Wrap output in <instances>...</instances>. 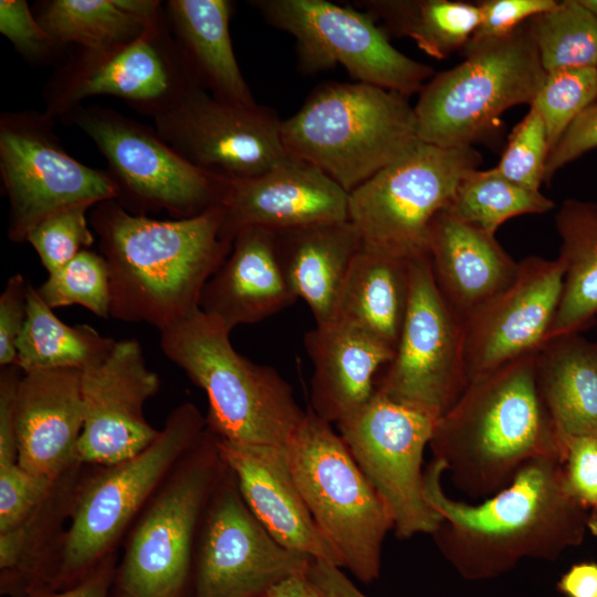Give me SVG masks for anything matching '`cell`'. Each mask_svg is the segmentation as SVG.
I'll return each mask as SVG.
<instances>
[{
  "label": "cell",
  "instance_id": "32",
  "mask_svg": "<svg viewBox=\"0 0 597 597\" xmlns=\"http://www.w3.org/2000/svg\"><path fill=\"white\" fill-rule=\"evenodd\" d=\"M387 34L411 39L436 60L462 50L480 23L476 2L452 0H358Z\"/></svg>",
  "mask_w": 597,
  "mask_h": 597
},
{
  "label": "cell",
  "instance_id": "47",
  "mask_svg": "<svg viewBox=\"0 0 597 597\" xmlns=\"http://www.w3.org/2000/svg\"><path fill=\"white\" fill-rule=\"evenodd\" d=\"M595 148H597V101L576 117L549 151L544 182H549L561 168Z\"/></svg>",
  "mask_w": 597,
  "mask_h": 597
},
{
  "label": "cell",
  "instance_id": "33",
  "mask_svg": "<svg viewBox=\"0 0 597 597\" xmlns=\"http://www.w3.org/2000/svg\"><path fill=\"white\" fill-rule=\"evenodd\" d=\"M116 341L86 324L67 325L29 283L28 313L17 342L18 366L23 373L56 368L81 370L104 362Z\"/></svg>",
  "mask_w": 597,
  "mask_h": 597
},
{
  "label": "cell",
  "instance_id": "48",
  "mask_svg": "<svg viewBox=\"0 0 597 597\" xmlns=\"http://www.w3.org/2000/svg\"><path fill=\"white\" fill-rule=\"evenodd\" d=\"M22 374L15 365L0 368V468L18 463L15 395Z\"/></svg>",
  "mask_w": 597,
  "mask_h": 597
},
{
  "label": "cell",
  "instance_id": "18",
  "mask_svg": "<svg viewBox=\"0 0 597 597\" xmlns=\"http://www.w3.org/2000/svg\"><path fill=\"white\" fill-rule=\"evenodd\" d=\"M161 20L132 42L82 49L50 83L44 114L66 115L97 95L117 96L150 113L196 83Z\"/></svg>",
  "mask_w": 597,
  "mask_h": 597
},
{
  "label": "cell",
  "instance_id": "4",
  "mask_svg": "<svg viewBox=\"0 0 597 597\" xmlns=\"http://www.w3.org/2000/svg\"><path fill=\"white\" fill-rule=\"evenodd\" d=\"M159 333L164 355L206 392L212 433L239 443L289 442L306 411L273 367L232 347L230 331L220 321L198 308Z\"/></svg>",
  "mask_w": 597,
  "mask_h": 597
},
{
  "label": "cell",
  "instance_id": "34",
  "mask_svg": "<svg viewBox=\"0 0 597 597\" xmlns=\"http://www.w3.org/2000/svg\"><path fill=\"white\" fill-rule=\"evenodd\" d=\"M83 464H77L55 483L45 500L19 525L0 533L2 582L50 564L55 575L63 538Z\"/></svg>",
  "mask_w": 597,
  "mask_h": 597
},
{
  "label": "cell",
  "instance_id": "27",
  "mask_svg": "<svg viewBox=\"0 0 597 597\" xmlns=\"http://www.w3.org/2000/svg\"><path fill=\"white\" fill-rule=\"evenodd\" d=\"M276 233L287 281L310 307L317 326L332 323L352 263L363 247L349 221L313 224Z\"/></svg>",
  "mask_w": 597,
  "mask_h": 597
},
{
  "label": "cell",
  "instance_id": "2",
  "mask_svg": "<svg viewBox=\"0 0 597 597\" xmlns=\"http://www.w3.org/2000/svg\"><path fill=\"white\" fill-rule=\"evenodd\" d=\"M93 208L90 223L109 273V317L160 331L199 308L234 239L221 207L170 220L133 213L115 199Z\"/></svg>",
  "mask_w": 597,
  "mask_h": 597
},
{
  "label": "cell",
  "instance_id": "14",
  "mask_svg": "<svg viewBox=\"0 0 597 597\" xmlns=\"http://www.w3.org/2000/svg\"><path fill=\"white\" fill-rule=\"evenodd\" d=\"M51 117L6 113L0 119V174L9 199L8 237L27 242L45 218L75 206L118 198L109 174L71 157L60 145Z\"/></svg>",
  "mask_w": 597,
  "mask_h": 597
},
{
  "label": "cell",
  "instance_id": "35",
  "mask_svg": "<svg viewBox=\"0 0 597 597\" xmlns=\"http://www.w3.org/2000/svg\"><path fill=\"white\" fill-rule=\"evenodd\" d=\"M35 17L56 43H75L84 50L132 42L163 19L147 23L123 10L116 0L45 1Z\"/></svg>",
  "mask_w": 597,
  "mask_h": 597
},
{
  "label": "cell",
  "instance_id": "22",
  "mask_svg": "<svg viewBox=\"0 0 597 597\" xmlns=\"http://www.w3.org/2000/svg\"><path fill=\"white\" fill-rule=\"evenodd\" d=\"M217 446L244 502L279 544L341 567L297 488L285 446L239 443L218 437Z\"/></svg>",
  "mask_w": 597,
  "mask_h": 597
},
{
  "label": "cell",
  "instance_id": "17",
  "mask_svg": "<svg viewBox=\"0 0 597 597\" xmlns=\"http://www.w3.org/2000/svg\"><path fill=\"white\" fill-rule=\"evenodd\" d=\"M312 561L272 537L226 467L198 535L193 597H266L283 580L307 573Z\"/></svg>",
  "mask_w": 597,
  "mask_h": 597
},
{
  "label": "cell",
  "instance_id": "52",
  "mask_svg": "<svg viewBox=\"0 0 597 597\" xmlns=\"http://www.w3.org/2000/svg\"><path fill=\"white\" fill-rule=\"evenodd\" d=\"M266 597H324L307 573L290 577L273 587Z\"/></svg>",
  "mask_w": 597,
  "mask_h": 597
},
{
  "label": "cell",
  "instance_id": "11",
  "mask_svg": "<svg viewBox=\"0 0 597 597\" xmlns=\"http://www.w3.org/2000/svg\"><path fill=\"white\" fill-rule=\"evenodd\" d=\"M69 115L106 158L116 200L128 211L186 219L221 207L230 180L193 166L155 130L100 106H77Z\"/></svg>",
  "mask_w": 597,
  "mask_h": 597
},
{
  "label": "cell",
  "instance_id": "16",
  "mask_svg": "<svg viewBox=\"0 0 597 597\" xmlns=\"http://www.w3.org/2000/svg\"><path fill=\"white\" fill-rule=\"evenodd\" d=\"M149 114L176 153L228 180L256 177L287 157L274 111L217 98L196 83Z\"/></svg>",
  "mask_w": 597,
  "mask_h": 597
},
{
  "label": "cell",
  "instance_id": "5",
  "mask_svg": "<svg viewBox=\"0 0 597 597\" xmlns=\"http://www.w3.org/2000/svg\"><path fill=\"white\" fill-rule=\"evenodd\" d=\"M281 136L289 156L348 193L420 140L409 97L360 82L320 85L282 119Z\"/></svg>",
  "mask_w": 597,
  "mask_h": 597
},
{
  "label": "cell",
  "instance_id": "46",
  "mask_svg": "<svg viewBox=\"0 0 597 597\" xmlns=\"http://www.w3.org/2000/svg\"><path fill=\"white\" fill-rule=\"evenodd\" d=\"M29 283L20 273L7 281L0 295V367L14 365L17 342L28 313Z\"/></svg>",
  "mask_w": 597,
  "mask_h": 597
},
{
  "label": "cell",
  "instance_id": "28",
  "mask_svg": "<svg viewBox=\"0 0 597 597\" xmlns=\"http://www.w3.org/2000/svg\"><path fill=\"white\" fill-rule=\"evenodd\" d=\"M232 7L228 0H170L167 17L192 80L217 98L252 106L231 43Z\"/></svg>",
  "mask_w": 597,
  "mask_h": 597
},
{
  "label": "cell",
  "instance_id": "24",
  "mask_svg": "<svg viewBox=\"0 0 597 597\" xmlns=\"http://www.w3.org/2000/svg\"><path fill=\"white\" fill-rule=\"evenodd\" d=\"M297 300L283 270L276 233L261 227L237 231L231 250L200 296L199 308L230 332L255 324Z\"/></svg>",
  "mask_w": 597,
  "mask_h": 597
},
{
  "label": "cell",
  "instance_id": "3",
  "mask_svg": "<svg viewBox=\"0 0 597 597\" xmlns=\"http://www.w3.org/2000/svg\"><path fill=\"white\" fill-rule=\"evenodd\" d=\"M535 355L470 381L437 422L429 443L433 459L471 499L494 495L534 459L566 460V442L537 388Z\"/></svg>",
  "mask_w": 597,
  "mask_h": 597
},
{
  "label": "cell",
  "instance_id": "36",
  "mask_svg": "<svg viewBox=\"0 0 597 597\" xmlns=\"http://www.w3.org/2000/svg\"><path fill=\"white\" fill-rule=\"evenodd\" d=\"M554 206L540 190L512 182L491 168L467 172L446 209L457 218L495 235L505 221L523 214L545 213Z\"/></svg>",
  "mask_w": 597,
  "mask_h": 597
},
{
  "label": "cell",
  "instance_id": "43",
  "mask_svg": "<svg viewBox=\"0 0 597 597\" xmlns=\"http://www.w3.org/2000/svg\"><path fill=\"white\" fill-rule=\"evenodd\" d=\"M0 32L30 60H41L59 45L41 27L24 0L0 1Z\"/></svg>",
  "mask_w": 597,
  "mask_h": 597
},
{
  "label": "cell",
  "instance_id": "6",
  "mask_svg": "<svg viewBox=\"0 0 597 597\" xmlns=\"http://www.w3.org/2000/svg\"><path fill=\"white\" fill-rule=\"evenodd\" d=\"M206 428V416L196 405L182 402L138 454L113 464L82 467L54 583L69 587L118 553L139 513Z\"/></svg>",
  "mask_w": 597,
  "mask_h": 597
},
{
  "label": "cell",
  "instance_id": "37",
  "mask_svg": "<svg viewBox=\"0 0 597 597\" xmlns=\"http://www.w3.org/2000/svg\"><path fill=\"white\" fill-rule=\"evenodd\" d=\"M527 23L546 73L597 67V19L579 0L556 1Z\"/></svg>",
  "mask_w": 597,
  "mask_h": 597
},
{
  "label": "cell",
  "instance_id": "12",
  "mask_svg": "<svg viewBox=\"0 0 597 597\" xmlns=\"http://www.w3.org/2000/svg\"><path fill=\"white\" fill-rule=\"evenodd\" d=\"M272 27L295 39L300 69L314 74L342 65L360 83L409 97L436 74L398 51L365 11L326 0H252Z\"/></svg>",
  "mask_w": 597,
  "mask_h": 597
},
{
  "label": "cell",
  "instance_id": "7",
  "mask_svg": "<svg viewBox=\"0 0 597 597\" xmlns=\"http://www.w3.org/2000/svg\"><path fill=\"white\" fill-rule=\"evenodd\" d=\"M527 21L504 36L471 39L459 64L425 84L413 106L421 142L474 147L509 108L532 104L546 72Z\"/></svg>",
  "mask_w": 597,
  "mask_h": 597
},
{
  "label": "cell",
  "instance_id": "39",
  "mask_svg": "<svg viewBox=\"0 0 597 597\" xmlns=\"http://www.w3.org/2000/svg\"><path fill=\"white\" fill-rule=\"evenodd\" d=\"M597 101V67L546 73L530 105L541 116L549 146L555 147L576 117Z\"/></svg>",
  "mask_w": 597,
  "mask_h": 597
},
{
  "label": "cell",
  "instance_id": "41",
  "mask_svg": "<svg viewBox=\"0 0 597 597\" xmlns=\"http://www.w3.org/2000/svg\"><path fill=\"white\" fill-rule=\"evenodd\" d=\"M549 146L540 114L530 107L512 129L501 158L492 169L500 176L532 190L544 182Z\"/></svg>",
  "mask_w": 597,
  "mask_h": 597
},
{
  "label": "cell",
  "instance_id": "40",
  "mask_svg": "<svg viewBox=\"0 0 597 597\" xmlns=\"http://www.w3.org/2000/svg\"><path fill=\"white\" fill-rule=\"evenodd\" d=\"M90 208L82 205L59 211L42 220L28 234L27 242L35 250L48 273L61 269L94 243L86 217Z\"/></svg>",
  "mask_w": 597,
  "mask_h": 597
},
{
  "label": "cell",
  "instance_id": "50",
  "mask_svg": "<svg viewBox=\"0 0 597 597\" xmlns=\"http://www.w3.org/2000/svg\"><path fill=\"white\" fill-rule=\"evenodd\" d=\"M307 576L324 597H368L333 564L313 559Z\"/></svg>",
  "mask_w": 597,
  "mask_h": 597
},
{
  "label": "cell",
  "instance_id": "49",
  "mask_svg": "<svg viewBox=\"0 0 597 597\" xmlns=\"http://www.w3.org/2000/svg\"><path fill=\"white\" fill-rule=\"evenodd\" d=\"M118 553L100 563L85 577L61 591H40L28 597H108L113 585Z\"/></svg>",
  "mask_w": 597,
  "mask_h": 597
},
{
  "label": "cell",
  "instance_id": "10",
  "mask_svg": "<svg viewBox=\"0 0 597 597\" xmlns=\"http://www.w3.org/2000/svg\"><path fill=\"white\" fill-rule=\"evenodd\" d=\"M482 161L475 147L417 142L348 195V220L363 245L411 260L427 255L434 217L446 209L463 176Z\"/></svg>",
  "mask_w": 597,
  "mask_h": 597
},
{
  "label": "cell",
  "instance_id": "45",
  "mask_svg": "<svg viewBox=\"0 0 597 597\" xmlns=\"http://www.w3.org/2000/svg\"><path fill=\"white\" fill-rule=\"evenodd\" d=\"M565 442V476L568 490L590 510L597 504V438L573 437Z\"/></svg>",
  "mask_w": 597,
  "mask_h": 597
},
{
  "label": "cell",
  "instance_id": "30",
  "mask_svg": "<svg viewBox=\"0 0 597 597\" xmlns=\"http://www.w3.org/2000/svg\"><path fill=\"white\" fill-rule=\"evenodd\" d=\"M410 295V260L362 247L342 287L332 323L396 349Z\"/></svg>",
  "mask_w": 597,
  "mask_h": 597
},
{
  "label": "cell",
  "instance_id": "23",
  "mask_svg": "<svg viewBox=\"0 0 597 597\" xmlns=\"http://www.w3.org/2000/svg\"><path fill=\"white\" fill-rule=\"evenodd\" d=\"M84 423L82 370L23 373L15 395L18 463L57 480L80 464L76 447Z\"/></svg>",
  "mask_w": 597,
  "mask_h": 597
},
{
  "label": "cell",
  "instance_id": "21",
  "mask_svg": "<svg viewBox=\"0 0 597 597\" xmlns=\"http://www.w3.org/2000/svg\"><path fill=\"white\" fill-rule=\"evenodd\" d=\"M348 192L315 165L289 156L262 175L230 180L221 208L231 235L348 220Z\"/></svg>",
  "mask_w": 597,
  "mask_h": 597
},
{
  "label": "cell",
  "instance_id": "51",
  "mask_svg": "<svg viewBox=\"0 0 597 597\" xmlns=\"http://www.w3.org/2000/svg\"><path fill=\"white\" fill-rule=\"evenodd\" d=\"M564 597H597V563L574 564L556 584Z\"/></svg>",
  "mask_w": 597,
  "mask_h": 597
},
{
  "label": "cell",
  "instance_id": "9",
  "mask_svg": "<svg viewBox=\"0 0 597 597\" xmlns=\"http://www.w3.org/2000/svg\"><path fill=\"white\" fill-rule=\"evenodd\" d=\"M285 451L305 504L341 568L364 584L378 579L383 544L394 521L341 434L308 408Z\"/></svg>",
  "mask_w": 597,
  "mask_h": 597
},
{
  "label": "cell",
  "instance_id": "19",
  "mask_svg": "<svg viewBox=\"0 0 597 597\" xmlns=\"http://www.w3.org/2000/svg\"><path fill=\"white\" fill-rule=\"evenodd\" d=\"M160 388L135 338L116 341L109 356L82 370L84 423L76 447L83 465H107L132 458L158 437L144 406Z\"/></svg>",
  "mask_w": 597,
  "mask_h": 597
},
{
  "label": "cell",
  "instance_id": "1",
  "mask_svg": "<svg viewBox=\"0 0 597 597\" xmlns=\"http://www.w3.org/2000/svg\"><path fill=\"white\" fill-rule=\"evenodd\" d=\"M444 473L432 459L423 474L425 498L441 516L432 537L465 580L495 579L524 559L554 562L584 542L589 509L568 490L563 459L527 462L506 488L478 504L448 496Z\"/></svg>",
  "mask_w": 597,
  "mask_h": 597
},
{
  "label": "cell",
  "instance_id": "38",
  "mask_svg": "<svg viewBox=\"0 0 597 597\" xmlns=\"http://www.w3.org/2000/svg\"><path fill=\"white\" fill-rule=\"evenodd\" d=\"M36 291L52 310L80 305L100 318L109 317L108 266L95 251L85 249L61 269L48 273Z\"/></svg>",
  "mask_w": 597,
  "mask_h": 597
},
{
  "label": "cell",
  "instance_id": "53",
  "mask_svg": "<svg viewBox=\"0 0 597 597\" xmlns=\"http://www.w3.org/2000/svg\"><path fill=\"white\" fill-rule=\"evenodd\" d=\"M587 530L597 536V504L589 510Z\"/></svg>",
  "mask_w": 597,
  "mask_h": 597
},
{
  "label": "cell",
  "instance_id": "13",
  "mask_svg": "<svg viewBox=\"0 0 597 597\" xmlns=\"http://www.w3.org/2000/svg\"><path fill=\"white\" fill-rule=\"evenodd\" d=\"M439 417L375 391L336 425L356 463L386 503L397 538L432 535L441 516L425 498L422 468Z\"/></svg>",
  "mask_w": 597,
  "mask_h": 597
},
{
  "label": "cell",
  "instance_id": "25",
  "mask_svg": "<svg viewBox=\"0 0 597 597\" xmlns=\"http://www.w3.org/2000/svg\"><path fill=\"white\" fill-rule=\"evenodd\" d=\"M427 256L441 294L463 322L506 289L520 266L494 234L447 209L430 224Z\"/></svg>",
  "mask_w": 597,
  "mask_h": 597
},
{
  "label": "cell",
  "instance_id": "31",
  "mask_svg": "<svg viewBox=\"0 0 597 597\" xmlns=\"http://www.w3.org/2000/svg\"><path fill=\"white\" fill-rule=\"evenodd\" d=\"M555 228L564 277L548 338L582 333L597 320V203L564 200L555 216Z\"/></svg>",
  "mask_w": 597,
  "mask_h": 597
},
{
  "label": "cell",
  "instance_id": "29",
  "mask_svg": "<svg viewBox=\"0 0 597 597\" xmlns=\"http://www.w3.org/2000/svg\"><path fill=\"white\" fill-rule=\"evenodd\" d=\"M535 377L564 441L597 438V342L582 333L548 338L536 352Z\"/></svg>",
  "mask_w": 597,
  "mask_h": 597
},
{
  "label": "cell",
  "instance_id": "42",
  "mask_svg": "<svg viewBox=\"0 0 597 597\" xmlns=\"http://www.w3.org/2000/svg\"><path fill=\"white\" fill-rule=\"evenodd\" d=\"M57 480L35 475L19 463L1 467L0 533L24 521L45 500Z\"/></svg>",
  "mask_w": 597,
  "mask_h": 597
},
{
  "label": "cell",
  "instance_id": "15",
  "mask_svg": "<svg viewBox=\"0 0 597 597\" xmlns=\"http://www.w3.org/2000/svg\"><path fill=\"white\" fill-rule=\"evenodd\" d=\"M376 391L401 404L444 415L469 380L464 322L441 294L427 255L410 260V295L392 359Z\"/></svg>",
  "mask_w": 597,
  "mask_h": 597
},
{
  "label": "cell",
  "instance_id": "44",
  "mask_svg": "<svg viewBox=\"0 0 597 597\" xmlns=\"http://www.w3.org/2000/svg\"><path fill=\"white\" fill-rule=\"evenodd\" d=\"M555 0H483L476 2L480 23L471 39H492L510 34L531 18L546 11Z\"/></svg>",
  "mask_w": 597,
  "mask_h": 597
},
{
  "label": "cell",
  "instance_id": "8",
  "mask_svg": "<svg viewBox=\"0 0 597 597\" xmlns=\"http://www.w3.org/2000/svg\"><path fill=\"white\" fill-rule=\"evenodd\" d=\"M226 470L217 436L206 428L127 532L114 574L115 597H184L193 583L206 507Z\"/></svg>",
  "mask_w": 597,
  "mask_h": 597
},
{
  "label": "cell",
  "instance_id": "20",
  "mask_svg": "<svg viewBox=\"0 0 597 597\" xmlns=\"http://www.w3.org/2000/svg\"><path fill=\"white\" fill-rule=\"evenodd\" d=\"M515 280L464 322L469 383L547 341L559 304L564 270L558 259L527 256Z\"/></svg>",
  "mask_w": 597,
  "mask_h": 597
},
{
  "label": "cell",
  "instance_id": "54",
  "mask_svg": "<svg viewBox=\"0 0 597 597\" xmlns=\"http://www.w3.org/2000/svg\"><path fill=\"white\" fill-rule=\"evenodd\" d=\"M579 2L597 19V0H579Z\"/></svg>",
  "mask_w": 597,
  "mask_h": 597
},
{
  "label": "cell",
  "instance_id": "26",
  "mask_svg": "<svg viewBox=\"0 0 597 597\" xmlns=\"http://www.w3.org/2000/svg\"><path fill=\"white\" fill-rule=\"evenodd\" d=\"M304 346L313 364L310 409L337 423L376 391L378 371L395 350L352 327L329 323L307 331Z\"/></svg>",
  "mask_w": 597,
  "mask_h": 597
}]
</instances>
